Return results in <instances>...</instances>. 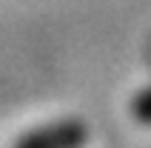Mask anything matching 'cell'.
Instances as JSON below:
<instances>
[{"mask_svg": "<svg viewBox=\"0 0 151 148\" xmlns=\"http://www.w3.org/2000/svg\"><path fill=\"white\" fill-rule=\"evenodd\" d=\"M86 134L77 125H60V131L34 134L29 140L17 142V148H83Z\"/></svg>", "mask_w": 151, "mask_h": 148, "instance_id": "obj_1", "label": "cell"}]
</instances>
